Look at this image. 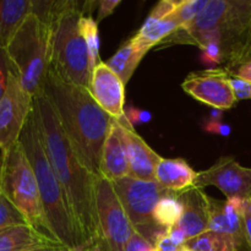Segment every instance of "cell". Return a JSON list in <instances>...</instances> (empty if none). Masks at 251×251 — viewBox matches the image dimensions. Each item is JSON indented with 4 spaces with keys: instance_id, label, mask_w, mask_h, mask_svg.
<instances>
[{
    "instance_id": "6da1fadb",
    "label": "cell",
    "mask_w": 251,
    "mask_h": 251,
    "mask_svg": "<svg viewBox=\"0 0 251 251\" xmlns=\"http://www.w3.org/2000/svg\"><path fill=\"white\" fill-rule=\"evenodd\" d=\"M33 113L46 153L71 211L86 239L95 247L100 239L96 205L97 176L85 168L77 158L43 90L33 97Z\"/></svg>"
},
{
    "instance_id": "7a4b0ae2",
    "label": "cell",
    "mask_w": 251,
    "mask_h": 251,
    "mask_svg": "<svg viewBox=\"0 0 251 251\" xmlns=\"http://www.w3.org/2000/svg\"><path fill=\"white\" fill-rule=\"evenodd\" d=\"M43 92L77 158L85 168L98 176L103 146L114 119L98 105L87 88L63 80L50 69Z\"/></svg>"
},
{
    "instance_id": "3957f363",
    "label": "cell",
    "mask_w": 251,
    "mask_h": 251,
    "mask_svg": "<svg viewBox=\"0 0 251 251\" xmlns=\"http://www.w3.org/2000/svg\"><path fill=\"white\" fill-rule=\"evenodd\" d=\"M32 12L48 25L49 69L63 80L88 90L92 68L80 31L83 4L76 0H33Z\"/></svg>"
},
{
    "instance_id": "277c9868",
    "label": "cell",
    "mask_w": 251,
    "mask_h": 251,
    "mask_svg": "<svg viewBox=\"0 0 251 251\" xmlns=\"http://www.w3.org/2000/svg\"><path fill=\"white\" fill-rule=\"evenodd\" d=\"M19 141L36 176L44 215L53 237L73 251H85L92 248L81 230L49 162L33 110L25 124Z\"/></svg>"
},
{
    "instance_id": "5b68a950",
    "label": "cell",
    "mask_w": 251,
    "mask_h": 251,
    "mask_svg": "<svg viewBox=\"0 0 251 251\" xmlns=\"http://www.w3.org/2000/svg\"><path fill=\"white\" fill-rule=\"evenodd\" d=\"M22 87L34 97L43 90L49 70V28L47 22L31 12L6 48Z\"/></svg>"
},
{
    "instance_id": "8992f818",
    "label": "cell",
    "mask_w": 251,
    "mask_h": 251,
    "mask_svg": "<svg viewBox=\"0 0 251 251\" xmlns=\"http://www.w3.org/2000/svg\"><path fill=\"white\" fill-rule=\"evenodd\" d=\"M0 186L9 200L24 213L32 227L42 234L55 239L44 215L36 176L20 141L1 152Z\"/></svg>"
},
{
    "instance_id": "52a82bcc",
    "label": "cell",
    "mask_w": 251,
    "mask_h": 251,
    "mask_svg": "<svg viewBox=\"0 0 251 251\" xmlns=\"http://www.w3.org/2000/svg\"><path fill=\"white\" fill-rule=\"evenodd\" d=\"M113 185L135 232L154 245L157 239L166 233L154 222V208L158 201L172 191L164 189L156 180L146 181L130 176L113 181Z\"/></svg>"
},
{
    "instance_id": "ba28073f",
    "label": "cell",
    "mask_w": 251,
    "mask_h": 251,
    "mask_svg": "<svg viewBox=\"0 0 251 251\" xmlns=\"http://www.w3.org/2000/svg\"><path fill=\"white\" fill-rule=\"evenodd\" d=\"M100 239L96 251H125L135 230L110 180L97 176L96 181Z\"/></svg>"
},
{
    "instance_id": "9c48e42d",
    "label": "cell",
    "mask_w": 251,
    "mask_h": 251,
    "mask_svg": "<svg viewBox=\"0 0 251 251\" xmlns=\"http://www.w3.org/2000/svg\"><path fill=\"white\" fill-rule=\"evenodd\" d=\"M32 110L33 97L22 87L16 74L11 73L0 100V151H6L19 142Z\"/></svg>"
},
{
    "instance_id": "30bf717a",
    "label": "cell",
    "mask_w": 251,
    "mask_h": 251,
    "mask_svg": "<svg viewBox=\"0 0 251 251\" xmlns=\"http://www.w3.org/2000/svg\"><path fill=\"white\" fill-rule=\"evenodd\" d=\"M181 88L196 100L216 110L230 109L238 100L230 83L229 73L225 68L189 74L181 83Z\"/></svg>"
},
{
    "instance_id": "8fae6325",
    "label": "cell",
    "mask_w": 251,
    "mask_h": 251,
    "mask_svg": "<svg viewBox=\"0 0 251 251\" xmlns=\"http://www.w3.org/2000/svg\"><path fill=\"white\" fill-rule=\"evenodd\" d=\"M222 26L251 28V0H208L205 9L185 26L183 33H198Z\"/></svg>"
},
{
    "instance_id": "7c38bea8",
    "label": "cell",
    "mask_w": 251,
    "mask_h": 251,
    "mask_svg": "<svg viewBox=\"0 0 251 251\" xmlns=\"http://www.w3.org/2000/svg\"><path fill=\"white\" fill-rule=\"evenodd\" d=\"M215 186L227 199H251V168L243 167L234 157H221L212 167L199 172L195 188Z\"/></svg>"
},
{
    "instance_id": "4fadbf2b",
    "label": "cell",
    "mask_w": 251,
    "mask_h": 251,
    "mask_svg": "<svg viewBox=\"0 0 251 251\" xmlns=\"http://www.w3.org/2000/svg\"><path fill=\"white\" fill-rule=\"evenodd\" d=\"M88 91L98 105L113 119L119 120L125 117V83L107 63L100 61L93 69Z\"/></svg>"
},
{
    "instance_id": "5bb4252c",
    "label": "cell",
    "mask_w": 251,
    "mask_h": 251,
    "mask_svg": "<svg viewBox=\"0 0 251 251\" xmlns=\"http://www.w3.org/2000/svg\"><path fill=\"white\" fill-rule=\"evenodd\" d=\"M123 145L129 162V176L140 180L154 181L156 167L162 157L151 149L127 122L126 117L118 120Z\"/></svg>"
},
{
    "instance_id": "9a60e30c",
    "label": "cell",
    "mask_w": 251,
    "mask_h": 251,
    "mask_svg": "<svg viewBox=\"0 0 251 251\" xmlns=\"http://www.w3.org/2000/svg\"><path fill=\"white\" fill-rule=\"evenodd\" d=\"M183 203V215L176 226L188 240L207 232L210 220V196L202 189L191 188L179 195Z\"/></svg>"
},
{
    "instance_id": "2e32d148",
    "label": "cell",
    "mask_w": 251,
    "mask_h": 251,
    "mask_svg": "<svg viewBox=\"0 0 251 251\" xmlns=\"http://www.w3.org/2000/svg\"><path fill=\"white\" fill-rule=\"evenodd\" d=\"M243 212H244L243 199L234 198L223 201L210 198V220H208L207 232L248 238Z\"/></svg>"
},
{
    "instance_id": "e0dca14e",
    "label": "cell",
    "mask_w": 251,
    "mask_h": 251,
    "mask_svg": "<svg viewBox=\"0 0 251 251\" xmlns=\"http://www.w3.org/2000/svg\"><path fill=\"white\" fill-rule=\"evenodd\" d=\"M98 176L113 181L129 176V162L123 145L118 120H113L112 129L108 134L100 156Z\"/></svg>"
},
{
    "instance_id": "ac0fdd59",
    "label": "cell",
    "mask_w": 251,
    "mask_h": 251,
    "mask_svg": "<svg viewBox=\"0 0 251 251\" xmlns=\"http://www.w3.org/2000/svg\"><path fill=\"white\" fill-rule=\"evenodd\" d=\"M199 172L183 158H163L156 167L154 179L161 186L176 194H181L195 188Z\"/></svg>"
},
{
    "instance_id": "d6986e66",
    "label": "cell",
    "mask_w": 251,
    "mask_h": 251,
    "mask_svg": "<svg viewBox=\"0 0 251 251\" xmlns=\"http://www.w3.org/2000/svg\"><path fill=\"white\" fill-rule=\"evenodd\" d=\"M59 243L32 226H14L0 229V251H27L41 245Z\"/></svg>"
},
{
    "instance_id": "ffe728a7",
    "label": "cell",
    "mask_w": 251,
    "mask_h": 251,
    "mask_svg": "<svg viewBox=\"0 0 251 251\" xmlns=\"http://www.w3.org/2000/svg\"><path fill=\"white\" fill-rule=\"evenodd\" d=\"M32 7L33 0H0V48H7Z\"/></svg>"
},
{
    "instance_id": "44dd1931",
    "label": "cell",
    "mask_w": 251,
    "mask_h": 251,
    "mask_svg": "<svg viewBox=\"0 0 251 251\" xmlns=\"http://www.w3.org/2000/svg\"><path fill=\"white\" fill-rule=\"evenodd\" d=\"M149 50V48L141 46L134 38H130L107 61V65L126 85L130 81V78L132 77V75H134L135 70L137 69L139 64L141 63L142 58L146 55Z\"/></svg>"
},
{
    "instance_id": "7402d4cb",
    "label": "cell",
    "mask_w": 251,
    "mask_h": 251,
    "mask_svg": "<svg viewBox=\"0 0 251 251\" xmlns=\"http://www.w3.org/2000/svg\"><path fill=\"white\" fill-rule=\"evenodd\" d=\"M194 251H251L248 238L233 237L222 233L205 232L186 242Z\"/></svg>"
},
{
    "instance_id": "603a6c76",
    "label": "cell",
    "mask_w": 251,
    "mask_h": 251,
    "mask_svg": "<svg viewBox=\"0 0 251 251\" xmlns=\"http://www.w3.org/2000/svg\"><path fill=\"white\" fill-rule=\"evenodd\" d=\"M178 28V25L171 20H157L149 16L140 31L132 38L141 46L152 49L153 47L159 46L167 37L174 33Z\"/></svg>"
},
{
    "instance_id": "cb8c5ba5",
    "label": "cell",
    "mask_w": 251,
    "mask_h": 251,
    "mask_svg": "<svg viewBox=\"0 0 251 251\" xmlns=\"http://www.w3.org/2000/svg\"><path fill=\"white\" fill-rule=\"evenodd\" d=\"M180 194L171 193L163 196L154 208L153 218L156 225L162 229L167 230L174 227L180 221L183 215V203L179 199Z\"/></svg>"
},
{
    "instance_id": "d4e9b609",
    "label": "cell",
    "mask_w": 251,
    "mask_h": 251,
    "mask_svg": "<svg viewBox=\"0 0 251 251\" xmlns=\"http://www.w3.org/2000/svg\"><path fill=\"white\" fill-rule=\"evenodd\" d=\"M80 31L87 46L90 54L91 68L93 69L100 63V34H98V22L91 15H82L80 19Z\"/></svg>"
},
{
    "instance_id": "484cf974",
    "label": "cell",
    "mask_w": 251,
    "mask_h": 251,
    "mask_svg": "<svg viewBox=\"0 0 251 251\" xmlns=\"http://www.w3.org/2000/svg\"><path fill=\"white\" fill-rule=\"evenodd\" d=\"M29 225L24 213L9 200L0 186V229L14 226ZM31 226V225H29Z\"/></svg>"
},
{
    "instance_id": "4316f807",
    "label": "cell",
    "mask_w": 251,
    "mask_h": 251,
    "mask_svg": "<svg viewBox=\"0 0 251 251\" xmlns=\"http://www.w3.org/2000/svg\"><path fill=\"white\" fill-rule=\"evenodd\" d=\"M207 2L208 0H181L178 9L167 19L176 22L179 27L185 26L205 9Z\"/></svg>"
},
{
    "instance_id": "83f0119b",
    "label": "cell",
    "mask_w": 251,
    "mask_h": 251,
    "mask_svg": "<svg viewBox=\"0 0 251 251\" xmlns=\"http://www.w3.org/2000/svg\"><path fill=\"white\" fill-rule=\"evenodd\" d=\"M15 73L12 64L10 61L6 49L0 48V100L6 91L7 82H9L10 74Z\"/></svg>"
},
{
    "instance_id": "f1b7e54d",
    "label": "cell",
    "mask_w": 251,
    "mask_h": 251,
    "mask_svg": "<svg viewBox=\"0 0 251 251\" xmlns=\"http://www.w3.org/2000/svg\"><path fill=\"white\" fill-rule=\"evenodd\" d=\"M180 4L181 0H162L153 7L149 16L157 20H164L171 16Z\"/></svg>"
},
{
    "instance_id": "f546056e",
    "label": "cell",
    "mask_w": 251,
    "mask_h": 251,
    "mask_svg": "<svg viewBox=\"0 0 251 251\" xmlns=\"http://www.w3.org/2000/svg\"><path fill=\"white\" fill-rule=\"evenodd\" d=\"M125 117H126L127 122L135 126V125H140V124H145V123L151 122L152 119V114L147 110H142L139 109V108H134L130 107L129 109L125 110Z\"/></svg>"
},
{
    "instance_id": "4dcf8cb0",
    "label": "cell",
    "mask_w": 251,
    "mask_h": 251,
    "mask_svg": "<svg viewBox=\"0 0 251 251\" xmlns=\"http://www.w3.org/2000/svg\"><path fill=\"white\" fill-rule=\"evenodd\" d=\"M230 83L238 100H251V82L230 76Z\"/></svg>"
},
{
    "instance_id": "1f68e13d",
    "label": "cell",
    "mask_w": 251,
    "mask_h": 251,
    "mask_svg": "<svg viewBox=\"0 0 251 251\" xmlns=\"http://www.w3.org/2000/svg\"><path fill=\"white\" fill-rule=\"evenodd\" d=\"M227 70V69H226ZM228 73L233 77L242 78V80L251 82V59L250 60L243 61V63L238 64V65L233 66L232 69H228Z\"/></svg>"
},
{
    "instance_id": "d6a6232c",
    "label": "cell",
    "mask_w": 251,
    "mask_h": 251,
    "mask_svg": "<svg viewBox=\"0 0 251 251\" xmlns=\"http://www.w3.org/2000/svg\"><path fill=\"white\" fill-rule=\"evenodd\" d=\"M125 251H154V248L151 243L135 232L130 242L127 243Z\"/></svg>"
},
{
    "instance_id": "836d02e7",
    "label": "cell",
    "mask_w": 251,
    "mask_h": 251,
    "mask_svg": "<svg viewBox=\"0 0 251 251\" xmlns=\"http://www.w3.org/2000/svg\"><path fill=\"white\" fill-rule=\"evenodd\" d=\"M120 4H122V0H100L98 1L97 22L102 21L103 19L112 15Z\"/></svg>"
},
{
    "instance_id": "e575fe53",
    "label": "cell",
    "mask_w": 251,
    "mask_h": 251,
    "mask_svg": "<svg viewBox=\"0 0 251 251\" xmlns=\"http://www.w3.org/2000/svg\"><path fill=\"white\" fill-rule=\"evenodd\" d=\"M205 131L210 132V134H215V135H221V136H229L230 132H232V127L229 126L228 124H223V123L218 122V120H210L205 124L203 126Z\"/></svg>"
},
{
    "instance_id": "d590c367",
    "label": "cell",
    "mask_w": 251,
    "mask_h": 251,
    "mask_svg": "<svg viewBox=\"0 0 251 251\" xmlns=\"http://www.w3.org/2000/svg\"><path fill=\"white\" fill-rule=\"evenodd\" d=\"M154 251H180L181 247L176 244V242L172 240V238L169 237L168 233H163L161 237L157 239V242L153 245Z\"/></svg>"
},
{
    "instance_id": "8d00e7d4",
    "label": "cell",
    "mask_w": 251,
    "mask_h": 251,
    "mask_svg": "<svg viewBox=\"0 0 251 251\" xmlns=\"http://www.w3.org/2000/svg\"><path fill=\"white\" fill-rule=\"evenodd\" d=\"M167 233H168L169 237L172 238V240L176 242L178 245H180V247H184V245L186 244V242H188L186 235L184 234V232L178 227V226H174V227L167 229Z\"/></svg>"
},
{
    "instance_id": "74e56055",
    "label": "cell",
    "mask_w": 251,
    "mask_h": 251,
    "mask_svg": "<svg viewBox=\"0 0 251 251\" xmlns=\"http://www.w3.org/2000/svg\"><path fill=\"white\" fill-rule=\"evenodd\" d=\"M243 217H244L248 240H249L251 247V199L244 200V212H243Z\"/></svg>"
},
{
    "instance_id": "f35d334b",
    "label": "cell",
    "mask_w": 251,
    "mask_h": 251,
    "mask_svg": "<svg viewBox=\"0 0 251 251\" xmlns=\"http://www.w3.org/2000/svg\"><path fill=\"white\" fill-rule=\"evenodd\" d=\"M27 251H73V250L69 249L68 247L63 245L61 243H51V244H46V245H41V247L32 248V249Z\"/></svg>"
},
{
    "instance_id": "ab89813d",
    "label": "cell",
    "mask_w": 251,
    "mask_h": 251,
    "mask_svg": "<svg viewBox=\"0 0 251 251\" xmlns=\"http://www.w3.org/2000/svg\"><path fill=\"white\" fill-rule=\"evenodd\" d=\"M180 251H194V250L191 249V248H189L188 245H184V247H181Z\"/></svg>"
}]
</instances>
